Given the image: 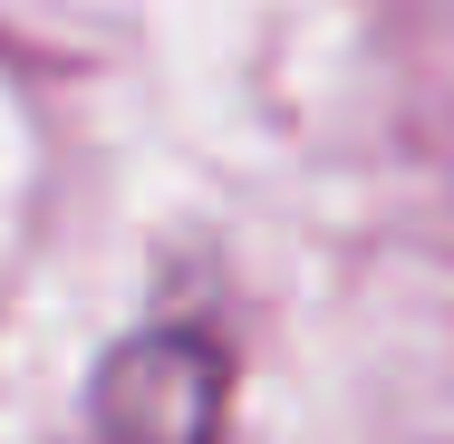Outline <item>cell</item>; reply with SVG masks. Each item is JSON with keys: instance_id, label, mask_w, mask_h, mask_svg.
<instances>
[{"instance_id": "obj_1", "label": "cell", "mask_w": 454, "mask_h": 444, "mask_svg": "<svg viewBox=\"0 0 454 444\" xmlns=\"http://www.w3.org/2000/svg\"><path fill=\"white\" fill-rule=\"evenodd\" d=\"M223 396L232 377L203 329H136L97 367V444H213Z\"/></svg>"}]
</instances>
